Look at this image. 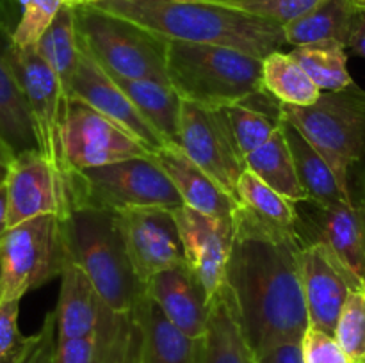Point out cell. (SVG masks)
Segmentation results:
<instances>
[{
  "instance_id": "obj_35",
  "label": "cell",
  "mask_w": 365,
  "mask_h": 363,
  "mask_svg": "<svg viewBox=\"0 0 365 363\" xmlns=\"http://www.w3.org/2000/svg\"><path fill=\"white\" fill-rule=\"evenodd\" d=\"M334 335L353 363H365V285L349 294Z\"/></svg>"
},
{
  "instance_id": "obj_34",
  "label": "cell",
  "mask_w": 365,
  "mask_h": 363,
  "mask_svg": "<svg viewBox=\"0 0 365 363\" xmlns=\"http://www.w3.org/2000/svg\"><path fill=\"white\" fill-rule=\"evenodd\" d=\"M225 109L239 149L245 157L266 144L282 127L280 102L255 107V103L248 98L246 102L234 103Z\"/></svg>"
},
{
  "instance_id": "obj_24",
  "label": "cell",
  "mask_w": 365,
  "mask_h": 363,
  "mask_svg": "<svg viewBox=\"0 0 365 363\" xmlns=\"http://www.w3.org/2000/svg\"><path fill=\"white\" fill-rule=\"evenodd\" d=\"M282 130L291 148L299 184L305 189L309 198L307 201L317 206H335L353 201L334 167L307 141L305 135L284 117H282Z\"/></svg>"
},
{
  "instance_id": "obj_28",
  "label": "cell",
  "mask_w": 365,
  "mask_h": 363,
  "mask_svg": "<svg viewBox=\"0 0 365 363\" xmlns=\"http://www.w3.org/2000/svg\"><path fill=\"white\" fill-rule=\"evenodd\" d=\"M68 0H0V32L7 45L36 48Z\"/></svg>"
},
{
  "instance_id": "obj_2",
  "label": "cell",
  "mask_w": 365,
  "mask_h": 363,
  "mask_svg": "<svg viewBox=\"0 0 365 363\" xmlns=\"http://www.w3.org/2000/svg\"><path fill=\"white\" fill-rule=\"evenodd\" d=\"M168 41L217 45L266 59L287 45L284 27L232 6L228 0H96Z\"/></svg>"
},
{
  "instance_id": "obj_29",
  "label": "cell",
  "mask_w": 365,
  "mask_h": 363,
  "mask_svg": "<svg viewBox=\"0 0 365 363\" xmlns=\"http://www.w3.org/2000/svg\"><path fill=\"white\" fill-rule=\"evenodd\" d=\"M36 52L59 77L64 91L70 96L71 82L77 73L81 59V38L77 31V14L75 4L66 2L57 13L43 38L36 45Z\"/></svg>"
},
{
  "instance_id": "obj_41",
  "label": "cell",
  "mask_w": 365,
  "mask_h": 363,
  "mask_svg": "<svg viewBox=\"0 0 365 363\" xmlns=\"http://www.w3.org/2000/svg\"><path fill=\"white\" fill-rule=\"evenodd\" d=\"M348 48L365 59V11L356 9L355 16H353L351 32H349L348 38Z\"/></svg>"
},
{
  "instance_id": "obj_13",
  "label": "cell",
  "mask_w": 365,
  "mask_h": 363,
  "mask_svg": "<svg viewBox=\"0 0 365 363\" xmlns=\"http://www.w3.org/2000/svg\"><path fill=\"white\" fill-rule=\"evenodd\" d=\"M299 269L310 326L335 333L349 294L364 283L319 241H303Z\"/></svg>"
},
{
  "instance_id": "obj_9",
  "label": "cell",
  "mask_w": 365,
  "mask_h": 363,
  "mask_svg": "<svg viewBox=\"0 0 365 363\" xmlns=\"http://www.w3.org/2000/svg\"><path fill=\"white\" fill-rule=\"evenodd\" d=\"M6 56L27 98L39 153L66 173L63 135L70 96L36 48H16L6 43Z\"/></svg>"
},
{
  "instance_id": "obj_32",
  "label": "cell",
  "mask_w": 365,
  "mask_h": 363,
  "mask_svg": "<svg viewBox=\"0 0 365 363\" xmlns=\"http://www.w3.org/2000/svg\"><path fill=\"white\" fill-rule=\"evenodd\" d=\"M262 84L266 93L285 105H312L323 93L302 64L282 50L269 53L262 60Z\"/></svg>"
},
{
  "instance_id": "obj_33",
  "label": "cell",
  "mask_w": 365,
  "mask_h": 363,
  "mask_svg": "<svg viewBox=\"0 0 365 363\" xmlns=\"http://www.w3.org/2000/svg\"><path fill=\"white\" fill-rule=\"evenodd\" d=\"M348 46L339 41H317L294 46L291 56L302 64L321 91H341L353 84L348 71Z\"/></svg>"
},
{
  "instance_id": "obj_1",
  "label": "cell",
  "mask_w": 365,
  "mask_h": 363,
  "mask_svg": "<svg viewBox=\"0 0 365 363\" xmlns=\"http://www.w3.org/2000/svg\"><path fill=\"white\" fill-rule=\"evenodd\" d=\"M302 246L299 233L271 230L239 206L225 283L234 294L255 356L278 344L302 342L309 330L299 269Z\"/></svg>"
},
{
  "instance_id": "obj_16",
  "label": "cell",
  "mask_w": 365,
  "mask_h": 363,
  "mask_svg": "<svg viewBox=\"0 0 365 363\" xmlns=\"http://www.w3.org/2000/svg\"><path fill=\"white\" fill-rule=\"evenodd\" d=\"M307 210L298 206V233L303 241H319L342 265L365 285V199ZM298 205V203H296Z\"/></svg>"
},
{
  "instance_id": "obj_49",
  "label": "cell",
  "mask_w": 365,
  "mask_h": 363,
  "mask_svg": "<svg viewBox=\"0 0 365 363\" xmlns=\"http://www.w3.org/2000/svg\"><path fill=\"white\" fill-rule=\"evenodd\" d=\"M353 2H355V0H353Z\"/></svg>"
},
{
  "instance_id": "obj_10",
  "label": "cell",
  "mask_w": 365,
  "mask_h": 363,
  "mask_svg": "<svg viewBox=\"0 0 365 363\" xmlns=\"http://www.w3.org/2000/svg\"><path fill=\"white\" fill-rule=\"evenodd\" d=\"M175 146L237 199V184L246 171V160L234 137L227 109H212L184 100Z\"/></svg>"
},
{
  "instance_id": "obj_48",
  "label": "cell",
  "mask_w": 365,
  "mask_h": 363,
  "mask_svg": "<svg viewBox=\"0 0 365 363\" xmlns=\"http://www.w3.org/2000/svg\"><path fill=\"white\" fill-rule=\"evenodd\" d=\"M38 340H39V335H38ZM36 345H38V344H36ZM36 349V347H34ZM32 352H34V351H32ZM32 352H31V356H32ZM31 356H29V358H27V362H25V363H29V362H31Z\"/></svg>"
},
{
  "instance_id": "obj_38",
  "label": "cell",
  "mask_w": 365,
  "mask_h": 363,
  "mask_svg": "<svg viewBox=\"0 0 365 363\" xmlns=\"http://www.w3.org/2000/svg\"><path fill=\"white\" fill-rule=\"evenodd\" d=\"M303 363H353L334 333L309 326L302 338Z\"/></svg>"
},
{
  "instance_id": "obj_19",
  "label": "cell",
  "mask_w": 365,
  "mask_h": 363,
  "mask_svg": "<svg viewBox=\"0 0 365 363\" xmlns=\"http://www.w3.org/2000/svg\"><path fill=\"white\" fill-rule=\"evenodd\" d=\"M59 278L61 290L56 306L59 340L95 333L118 313L103 301L93 281L77 263L68 262Z\"/></svg>"
},
{
  "instance_id": "obj_15",
  "label": "cell",
  "mask_w": 365,
  "mask_h": 363,
  "mask_svg": "<svg viewBox=\"0 0 365 363\" xmlns=\"http://www.w3.org/2000/svg\"><path fill=\"white\" fill-rule=\"evenodd\" d=\"M132 265L143 285L155 274L185 262L173 210L139 209L120 214Z\"/></svg>"
},
{
  "instance_id": "obj_18",
  "label": "cell",
  "mask_w": 365,
  "mask_h": 363,
  "mask_svg": "<svg viewBox=\"0 0 365 363\" xmlns=\"http://www.w3.org/2000/svg\"><path fill=\"white\" fill-rule=\"evenodd\" d=\"M145 294L187 337H205L210 298L198 274L187 263L150 278L145 285Z\"/></svg>"
},
{
  "instance_id": "obj_6",
  "label": "cell",
  "mask_w": 365,
  "mask_h": 363,
  "mask_svg": "<svg viewBox=\"0 0 365 363\" xmlns=\"http://www.w3.org/2000/svg\"><path fill=\"white\" fill-rule=\"evenodd\" d=\"M84 48L113 77L168 80V39L91 4L75 6Z\"/></svg>"
},
{
  "instance_id": "obj_42",
  "label": "cell",
  "mask_w": 365,
  "mask_h": 363,
  "mask_svg": "<svg viewBox=\"0 0 365 363\" xmlns=\"http://www.w3.org/2000/svg\"><path fill=\"white\" fill-rule=\"evenodd\" d=\"M14 153L13 149L9 148V146L6 144V142L0 139V189L6 185L7 178H9V173H11V167H13V162H14Z\"/></svg>"
},
{
  "instance_id": "obj_31",
  "label": "cell",
  "mask_w": 365,
  "mask_h": 363,
  "mask_svg": "<svg viewBox=\"0 0 365 363\" xmlns=\"http://www.w3.org/2000/svg\"><path fill=\"white\" fill-rule=\"evenodd\" d=\"M239 205L264 226L284 233H298V205L257 174L246 169L237 184Z\"/></svg>"
},
{
  "instance_id": "obj_26",
  "label": "cell",
  "mask_w": 365,
  "mask_h": 363,
  "mask_svg": "<svg viewBox=\"0 0 365 363\" xmlns=\"http://www.w3.org/2000/svg\"><path fill=\"white\" fill-rule=\"evenodd\" d=\"M0 139L14 155L38 149L31 109L6 56V46H0Z\"/></svg>"
},
{
  "instance_id": "obj_25",
  "label": "cell",
  "mask_w": 365,
  "mask_h": 363,
  "mask_svg": "<svg viewBox=\"0 0 365 363\" xmlns=\"http://www.w3.org/2000/svg\"><path fill=\"white\" fill-rule=\"evenodd\" d=\"M113 78L141 112V116L148 121L150 127L159 132L168 144H177L184 100L175 91L173 85L170 82L153 78Z\"/></svg>"
},
{
  "instance_id": "obj_46",
  "label": "cell",
  "mask_w": 365,
  "mask_h": 363,
  "mask_svg": "<svg viewBox=\"0 0 365 363\" xmlns=\"http://www.w3.org/2000/svg\"><path fill=\"white\" fill-rule=\"evenodd\" d=\"M355 7L360 11H365V0H355Z\"/></svg>"
},
{
  "instance_id": "obj_20",
  "label": "cell",
  "mask_w": 365,
  "mask_h": 363,
  "mask_svg": "<svg viewBox=\"0 0 365 363\" xmlns=\"http://www.w3.org/2000/svg\"><path fill=\"white\" fill-rule=\"evenodd\" d=\"M153 159L166 171L185 206L209 216L235 217L241 206L237 199L192 162L178 146H164L153 153Z\"/></svg>"
},
{
  "instance_id": "obj_14",
  "label": "cell",
  "mask_w": 365,
  "mask_h": 363,
  "mask_svg": "<svg viewBox=\"0 0 365 363\" xmlns=\"http://www.w3.org/2000/svg\"><path fill=\"white\" fill-rule=\"evenodd\" d=\"M185 262L198 274L209 298L225 283L235 241V217H217L180 205L173 209Z\"/></svg>"
},
{
  "instance_id": "obj_3",
  "label": "cell",
  "mask_w": 365,
  "mask_h": 363,
  "mask_svg": "<svg viewBox=\"0 0 365 363\" xmlns=\"http://www.w3.org/2000/svg\"><path fill=\"white\" fill-rule=\"evenodd\" d=\"M63 223L70 262L88 274L114 312L134 315L145 298V285L132 265L120 214L81 205Z\"/></svg>"
},
{
  "instance_id": "obj_36",
  "label": "cell",
  "mask_w": 365,
  "mask_h": 363,
  "mask_svg": "<svg viewBox=\"0 0 365 363\" xmlns=\"http://www.w3.org/2000/svg\"><path fill=\"white\" fill-rule=\"evenodd\" d=\"M20 301L0 302V363H25L38 344V333L25 337L18 327Z\"/></svg>"
},
{
  "instance_id": "obj_21",
  "label": "cell",
  "mask_w": 365,
  "mask_h": 363,
  "mask_svg": "<svg viewBox=\"0 0 365 363\" xmlns=\"http://www.w3.org/2000/svg\"><path fill=\"white\" fill-rule=\"evenodd\" d=\"M139 330V363H203V338L178 330L145 294L135 310Z\"/></svg>"
},
{
  "instance_id": "obj_30",
  "label": "cell",
  "mask_w": 365,
  "mask_h": 363,
  "mask_svg": "<svg viewBox=\"0 0 365 363\" xmlns=\"http://www.w3.org/2000/svg\"><path fill=\"white\" fill-rule=\"evenodd\" d=\"M245 160L246 169L257 174L260 180L266 182L271 189L280 192L287 199L294 203H303L309 199L305 189L299 184L294 159L282 127L266 144L246 155Z\"/></svg>"
},
{
  "instance_id": "obj_45",
  "label": "cell",
  "mask_w": 365,
  "mask_h": 363,
  "mask_svg": "<svg viewBox=\"0 0 365 363\" xmlns=\"http://www.w3.org/2000/svg\"><path fill=\"white\" fill-rule=\"evenodd\" d=\"M68 2L78 6V4H91V2H96V0H68Z\"/></svg>"
},
{
  "instance_id": "obj_43",
  "label": "cell",
  "mask_w": 365,
  "mask_h": 363,
  "mask_svg": "<svg viewBox=\"0 0 365 363\" xmlns=\"http://www.w3.org/2000/svg\"><path fill=\"white\" fill-rule=\"evenodd\" d=\"M7 230H9V221H7V192L6 185L0 189V242L6 237Z\"/></svg>"
},
{
  "instance_id": "obj_47",
  "label": "cell",
  "mask_w": 365,
  "mask_h": 363,
  "mask_svg": "<svg viewBox=\"0 0 365 363\" xmlns=\"http://www.w3.org/2000/svg\"><path fill=\"white\" fill-rule=\"evenodd\" d=\"M0 302H2V260H0Z\"/></svg>"
},
{
  "instance_id": "obj_40",
  "label": "cell",
  "mask_w": 365,
  "mask_h": 363,
  "mask_svg": "<svg viewBox=\"0 0 365 363\" xmlns=\"http://www.w3.org/2000/svg\"><path fill=\"white\" fill-rule=\"evenodd\" d=\"M255 363H303L302 342H285L255 356Z\"/></svg>"
},
{
  "instance_id": "obj_7",
  "label": "cell",
  "mask_w": 365,
  "mask_h": 363,
  "mask_svg": "<svg viewBox=\"0 0 365 363\" xmlns=\"http://www.w3.org/2000/svg\"><path fill=\"white\" fill-rule=\"evenodd\" d=\"M70 187L73 206H95L118 214L139 209L173 210L184 205L153 155L70 173Z\"/></svg>"
},
{
  "instance_id": "obj_23",
  "label": "cell",
  "mask_w": 365,
  "mask_h": 363,
  "mask_svg": "<svg viewBox=\"0 0 365 363\" xmlns=\"http://www.w3.org/2000/svg\"><path fill=\"white\" fill-rule=\"evenodd\" d=\"M203 363H255V352L242 331L237 302L227 283L210 298Z\"/></svg>"
},
{
  "instance_id": "obj_22",
  "label": "cell",
  "mask_w": 365,
  "mask_h": 363,
  "mask_svg": "<svg viewBox=\"0 0 365 363\" xmlns=\"http://www.w3.org/2000/svg\"><path fill=\"white\" fill-rule=\"evenodd\" d=\"M138 342L134 315L116 313L98 331L78 338H57L56 363H123Z\"/></svg>"
},
{
  "instance_id": "obj_4",
  "label": "cell",
  "mask_w": 365,
  "mask_h": 363,
  "mask_svg": "<svg viewBox=\"0 0 365 363\" xmlns=\"http://www.w3.org/2000/svg\"><path fill=\"white\" fill-rule=\"evenodd\" d=\"M282 117L334 167L353 201L365 199V91L353 82L341 91H323L312 105L280 103Z\"/></svg>"
},
{
  "instance_id": "obj_44",
  "label": "cell",
  "mask_w": 365,
  "mask_h": 363,
  "mask_svg": "<svg viewBox=\"0 0 365 363\" xmlns=\"http://www.w3.org/2000/svg\"><path fill=\"white\" fill-rule=\"evenodd\" d=\"M123 363H139V330H138V342H135L134 349H132V352L128 354V358L125 359Z\"/></svg>"
},
{
  "instance_id": "obj_12",
  "label": "cell",
  "mask_w": 365,
  "mask_h": 363,
  "mask_svg": "<svg viewBox=\"0 0 365 363\" xmlns=\"http://www.w3.org/2000/svg\"><path fill=\"white\" fill-rule=\"evenodd\" d=\"M6 192L9 228L48 214L64 219L73 209L70 174L57 169L39 149L14 157Z\"/></svg>"
},
{
  "instance_id": "obj_11",
  "label": "cell",
  "mask_w": 365,
  "mask_h": 363,
  "mask_svg": "<svg viewBox=\"0 0 365 363\" xmlns=\"http://www.w3.org/2000/svg\"><path fill=\"white\" fill-rule=\"evenodd\" d=\"M63 153L68 174L134 157L153 155L127 128L75 96L68 100Z\"/></svg>"
},
{
  "instance_id": "obj_17",
  "label": "cell",
  "mask_w": 365,
  "mask_h": 363,
  "mask_svg": "<svg viewBox=\"0 0 365 363\" xmlns=\"http://www.w3.org/2000/svg\"><path fill=\"white\" fill-rule=\"evenodd\" d=\"M70 96L82 100L89 107L113 120L114 123L127 128L152 153L168 146V142L160 137L159 132L150 127L148 121L135 109V105L128 100L123 89L118 85V82L93 59L91 53L84 48L82 43L81 59H78L77 73L71 82Z\"/></svg>"
},
{
  "instance_id": "obj_27",
  "label": "cell",
  "mask_w": 365,
  "mask_h": 363,
  "mask_svg": "<svg viewBox=\"0 0 365 363\" xmlns=\"http://www.w3.org/2000/svg\"><path fill=\"white\" fill-rule=\"evenodd\" d=\"M355 13L353 0H324L305 16L285 25V41L287 45L302 46L331 39L348 46Z\"/></svg>"
},
{
  "instance_id": "obj_39",
  "label": "cell",
  "mask_w": 365,
  "mask_h": 363,
  "mask_svg": "<svg viewBox=\"0 0 365 363\" xmlns=\"http://www.w3.org/2000/svg\"><path fill=\"white\" fill-rule=\"evenodd\" d=\"M39 340L29 363H56L57 349V315L56 310L46 313L41 327L38 331Z\"/></svg>"
},
{
  "instance_id": "obj_5",
  "label": "cell",
  "mask_w": 365,
  "mask_h": 363,
  "mask_svg": "<svg viewBox=\"0 0 365 363\" xmlns=\"http://www.w3.org/2000/svg\"><path fill=\"white\" fill-rule=\"evenodd\" d=\"M262 60L228 46L168 41V80L182 100L225 109L266 93Z\"/></svg>"
},
{
  "instance_id": "obj_37",
  "label": "cell",
  "mask_w": 365,
  "mask_h": 363,
  "mask_svg": "<svg viewBox=\"0 0 365 363\" xmlns=\"http://www.w3.org/2000/svg\"><path fill=\"white\" fill-rule=\"evenodd\" d=\"M228 2L246 13L257 14L285 27L291 21L316 9L324 0H228Z\"/></svg>"
},
{
  "instance_id": "obj_8",
  "label": "cell",
  "mask_w": 365,
  "mask_h": 363,
  "mask_svg": "<svg viewBox=\"0 0 365 363\" xmlns=\"http://www.w3.org/2000/svg\"><path fill=\"white\" fill-rule=\"evenodd\" d=\"M2 301H21L27 292L61 276L70 262L61 217L39 216L11 226L0 242Z\"/></svg>"
}]
</instances>
